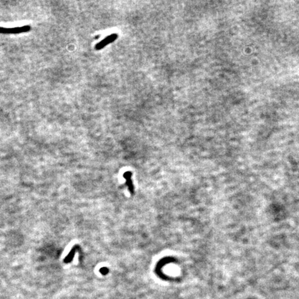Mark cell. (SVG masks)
<instances>
[{"label": "cell", "instance_id": "3957f363", "mask_svg": "<svg viewBox=\"0 0 299 299\" xmlns=\"http://www.w3.org/2000/svg\"><path fill=\"white\" fill-rule=\"evenodd\" d=\"M132 175V173H130V172H127L126 173V174L124 175V177H125V178L127 179V183H128V186H129V188H130V192H134V191H133V188H134V186H133V185L131 183V180H130V176H131Z\"/></svg>", "mask_w": 299, "mask_h": 299}, {"label": "cell", "instance_id": "277c9868", "mask_svg": "<svg viewBox=\"0 0 299 299\" xmlns=\"http://www.w3.org/2000/svg\"><path fill=\"white\" fill-rule=\"evenodd\" d=\"M0 33L2 34H12V28L0 26Z\"/></svg>", "mask_w": 299, "mask_h": 299}, {"label": "cell", "instance_id": "6da1fadb", "mask_svg": "<svg viewBox=\"0 0 299 299\" xmlns=\"http://www.w3.org/2000/svg\"><path fill=\"white\" fill-rule=\"evenodd\" d=\"M118 35L116 33H113L110 35H108L107 37H106L105 39H103L102 41H100V42L98 43V44L95 46V49L96 50H100L103 47H105V46H107L110 43H111L113 42H115V40L117 39Z\"/></svg>", "mask_w": 299, "mask_h": 299}, {"label": "cell", "instance_id": "7a4b0ae2", "mask_svg": "<svg viewBox=\"0 0 299 299\" xmlns=\"http://www.w3.org/2000/svg\"><path fill=\"white\" fill-rule=\"evenodd\" d=\"M31 26L24 25L21 26H16L12 28V34H18L21 33H26L31 31Z\"/></svg>", "mask_w": 299, "mask_h": 299}]
</instances>
